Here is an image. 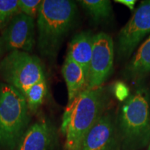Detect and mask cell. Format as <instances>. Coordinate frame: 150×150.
I'll list each match as a JSON object with an SVG mask.
<instances>
[{
  "label": "cell",
  "instance_id": "12",
  "mask_svg": "<svg viewBox=\"0 0 150 150\" xmlns=\"http://www.w3.org/2000/svg\"><path fill=\"white\" fill-rule=\"evenodd\" d=\"M62 74L66 83L68 104L70 105L88 88V78L81 65L66 57L62 67Z\"/></svg>",
  "mask_w": 150,
  "mask_h": 150
},
{
  "label": "cell",
  "instance_id": "6",
  "mask_svg": "<svg viewBox=\"0 0 150 150\" xmlns=\"http://www.w3.org/2000/svg\"><path fill=\"white\" fill-rule=\"evenodd\" d=\"M150 33V0L142 1L118 35L117 53L129 58L142 39Z\"/></svg>",
  "mask_w": 150,
  "mask_h": 150
},
{
  "label": "cell",
  "instance_id": "4",
  "mask_svg": "<svg viewBox=\"0 0 150 150\" xmlns=\"http://www.w3.org/2000/svg\"><path fill=\"white\" fill-rule=\"evenodd\" d=\"M24 95L6 83L0 86V147L13 150L18 146L30 121Z\"/></svg>",
  "mask_w": 150,
  "mask_h": 150
},
{
  "label": "cell",
  "instance_id": "19",
  "mask_svg": "<svg viewBox=\"0 0 150 150\" xmlns=\"http://www.w3.org/2000/svg\"><path fill=\"white\" fill-rule=\"evenodd\" d=\"M115 2L122 4L126 6L131 11H133L134 9L136 1V0H117V1H115Z\"/></svg>",
  "mask_w": 150,
  "mask_h": 150
},
{
  "label": "cell",
  "instance_id": "21",
  "mask_svg": "<svg viewBox=\"0 0 150 150\" xmlns=\"http://www.w3.org/2000/svg\"><path fill=\"white\" fill-rule=\"evenodd\" d=\"M147 150H150V142H149V146H148Z\"/></svg>",
  "mask_w": 150,
  "mask_h": 150
},
{
  "label": "cell",
  "instance_id": "18",
  "mask_svg": "<svg viewBox=\"0 0 150 150\" xmlns=\"http://www.w3.org/2000/svg\"><path fill=\"white\" fill-rule=\"evenodd\" d=\"M115 93L117 98L121 99V100H124V99H126L127 98V96L129 97V89L123 83L116 84Z\"/></svg>",
  "mask_w": 150,
  "mask_h": 150
},
{
  "label": "cell",
  "instance_id": "20",
  "mask_svg": "<svg viewBox=\"0 0 150 150\" xmlns=\"http://www.w3.org/2000/svg\"><path fill=\"white\" fill-rule=\"evenodd\" d=\"M2 52V49H1V42H0V56H1V53Z\"/></svg>",
  "mask_w": 150,
  "mask_h": 150
},
{
  "label": "cell",
  "instance_id": "13",
  "mask_svg": "<svg viewBox=\"0 0 150 150\" xmlns=\"http://www.w3.org/2000/svg\"><path fill=\"white\" fill-rule=\"evenodd\" d=\"M150 73V36L142 43L125 69L128 79H139Z\"/></svg>",
  "mask_w": 150,
  "mask_h": 150
},
{
  "label": "cell",
  "instance_id": "3",
  "mask_svg": "<svg viewBox=\"0 0 150 150\" xmlns=\"http://www.w3.org/2000/svg\"><path fill=\"white\" fill-rule=\"evenodd\" d=\"M117 134L126 150H136L150 142V93L139 88L125 99L118 112Z\"/></svg>",
  "mask_w": 150,
  "mask_h": 150
},
{
  "label": "cell",
  "instance_id": "17",
  "mask_svg": "<svg viewBox=\"0 0 150 150\" xmlns=\"http://www.w3.org/2000/svg\"><path fill=\"white\" fill-rule=\"evenodd\" d=\"M41 3V0H18V8L20 13L35 19L38 14Z\"/></svg>",
  "mask_w": 150,
  "mask_h": 150
},
{
  "label": "cell",
  "instance_id": "14",
  "mask_svg": "<svg viewBox=\"0 0 150 150\" xmlns=\"http://www.w3.org/2000/svg\"><path fill=\"white\" fill-rule=\"evenodd\" d=\"M78 2L96 22L107 20L112 15V4L108 0H81Z\"/></svg>",
  "mask_w": 150,
  "mask_h": 150
},
{
  "label": "cell",
  "instance_id": "16",
  "mask_svg": "<svg viewBox=\"0 0 150 150\" xmlns=\"http://www.w3.org/2000/svg\"><path fill=\"white\" fill-rule=\"evenodd\" d=\"M19 13L18 0H0V30L4 29Z\"/></svg>",
  "mask_w": 150,
  "mask_h": 150
},
{
  "label": "cell",
  "instance_id": "1",
  "mask_svg": "<svg viewBox=\"0 0 150 150\" xmlns=\"http://www.w3.org/2000/svg\"><path fill=\"white\" fill-rule=\"evenodd\" d=\"M108 104L107 89L104 86L87 88L67 106L61 131L65 135L63 150H79L82 142Z\"/></svg>",
  "mask_w": 150,
  "mask_h": 150
},
{
  "label": "cell",
  "instance_id": "11",
  "mask_svg": "<svg viewBox=\"0 0 150 150\" xmlns=\"http://www.w3.org/2000/svg\"><path fill=\"white\" fill-rule=\"evenodd\" d=\"M94 35L86 31L77 33L69 43L66 57L81 65L88 80L90 64L93 53Z\"/></svg>",
  "mask_w": 150,
  "mask_h": 150
},
{
  "label": "cell",
  "instance_id": "7",
  "mask_svg": "<svg viewBox=\"0 0 150 150\" xmlns=\"http://www.w3.org/2000/svg\"><path fill=\"white\" fill-rule=\"evenodd\" d=\"M113 62L114 43L112 38L104 32L94 35L88 88L102 86L112 72Z\"/></svg>",
  "mask_w": 150,
  "mask_h": 150
},
{
  "label": "cell",
  "instance_id": "10",
  "mask_svg": "<svg viewBox=\"0 0 150 150\" xmlns=\"http://www.w3.org/2000/svg\"><path fill=\"white\" fill-rule=\"evenodd\" d=\"M55 132L50 122H37L27 129L18 145V150H50Z\"/></svg>",
  "mask_w": 150,
  "mask_h": 150
},
{
  "label": "cell",
  "instance_id": "9",
  "mask_svg": "<svg viewBox=\"0 0 150 150\" xmlns=\"http://www.w3.org/2000/svg\"><path fill=\"white\" fill-rule=\"evenodd\" d=\"M118 138L113 117L105 112L86 135L79 150H116Z\"/></svg>",
  "mask_w": 150,
  "mask_h": 150
},
{
  "label": "cell",
  "instance_id": "15",
  "mask_svg": "<svg viewBox=\"0 0 150 150\" xmlns=\"http://www.w3.org/2000/svg\"><path fill=\"white\" fill-rule=\"evenodd\" d=\"M47 93L46 80H42L35 83L24 94L27 106L31 113H35L43 104Z\"/></svg>",
  "mask_w": 150,
  "mask_h": 150
},
{
  "label": "cell",
  "instance_id": "5",
  "mask_svg": "<svg viewBox=\"0 0 150 150\" xmlns=\"http://www.w3.org/2000/svg\"><path fill=\"white\" fill-rule=\"evenodd\" d=\"M0 74L8 85L22 95L31 86L45 79L40 60L22 51L11 52L0 62Z\"/></svg>",
  "mask_w": 150,
  "mask_h": 150
},
{
  "label": "cell",
  "instance_id": "8",
  "mask_svg": "<svg viewBox=\"0 0 150 150\" xmlns=\"http://www.w3.org/2000/svg\"><path fill=\"white\" fill-rule=\"evenodd\" d=\"M0 42L4 51L30 53L35 43V19L19 13L3 29Z\"/></svg>",
  "mask_w": 150,
  "mask_h": 150
},
{
  "label": "cell",
  "instance_id": "2",
  "mask_svg": "<svg viewBox=\"0 0 150 150\" xmlns=\"http://www.w3.org/2000/svg\"><path fill=\"white\" fill-rule=\"evenodd\" d=\"M77 7L70 0H42L37 16L38 49L41 56L54 59L74 27Z\"/></svg>",
  "mask_w": 150,
  "mask_h": 150
}]
</instances>
